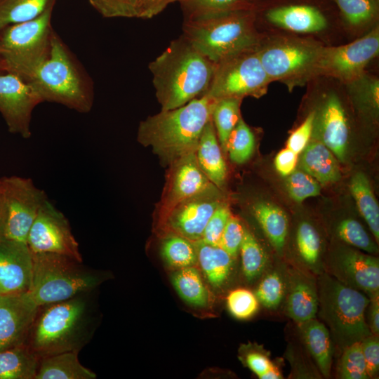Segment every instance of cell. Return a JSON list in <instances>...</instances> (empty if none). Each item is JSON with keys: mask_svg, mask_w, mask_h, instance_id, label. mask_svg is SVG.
<instances>
[{"mask_svg": "<svg viewBox=\"0 0 379 379\" xmlns=\"http://www.w3.org/2000/svg\"><path fill=\"white\" fill-rule=\"evenodd\" d=\"M300 336L321 375L331 376L333 343L325 324L315 318L298 324Z\"/></svg>", "mask_w": 379, "mask_h": 379, "instance_id": "603a6c76", "label": "cell"}, {"mask_svg": "<svg viewBox=\"0 0 379 379\" xmlns=\"http://www.w3.org/2000/svg\"><path fill=\"white\" fill-rule=\"evenodd\" d=\"M336 237L343 242L369 254L378 253L374 240L357 220L347 218L340 220L335 227Z\"/></svg>", "mask_w": 379, "mask_h": 379, "instance_id": "ab89813d", "label": "cell"}, {"mask_svg": "<svg viewBox=\"0 0 379 379\" xmlns=\"http://www.w3.org/2000/svg\"><path fill=\"white\" fill-rule=\"evenodd\" d=\"M197 253V264L208 283L219 288L227 280L232 270L233 258L218 246L194 242Z\"/></svg>", "mask_w": 379, "mask_h": 379, "instance_id": "f1b7e54d", "label": "cell"}, {"mask_svg": "<svg viewBox=\"0 0 379 379\" xmlns=\"http://www.w3.org/2000/svg\"><path fill=\"white\" fill-rule=\"evenodd\" d=\"M295 246L298 260L297 267L317 277L324 272L321 237L310 222L302 220L298 225Z\"/></svg>", "mask_w": 379, "mask_h": 379, "instance_id": "484cf974", "label": "cell"}, {"mask_svg": "<svg viewBox=\"0 0 379 379\" xmlns=\"http://www.w3.org/2000/svg\"><path fill=\"white\" fill-rule=\"evenodd\" d=\"M223 201L221 190L212 184L175 206L158 226L162 234L171 233L193 242L199 241L209 218Z\"/></svg>", "mask_w": 379, "mask_h": 379, "instance_id": "5bb4252c", "label": "cell"}, {"mask_svg": "<svg viewBox=\"0 0 379 379\" xmlns=\"http://www.w3.org/2000/svg\"><path fill=\"white\" fill-rule=\"evenodd\" d=\"M4 72V71H3L2 68H1V67L0 66V72Z\"/></svg>", "mask_w": 379, "mask_h": 379, "instance_id": "91938a15", "label": "cell"}, {"mask_svg": "<svg viewBox=\"0 0 379 379\" xmlns=\"http://www.w3.org/2000/svg\"><path fill=\"white\" fill-rule=\"evenodd\" d=\"M43 100L27 81L10 72L0 74V113L10 133L29 138L34 108Z\"/></svg>", "mask_w": 379, "mask_h": 379, "instance_id": "e0dca14e", "label": "cell"}, {"mask_svg": "<svg viewBox=\"0 0 379 379\" xmlns=\"http://www.w3.org/2000/svg\"><path fill=\"white\" fill-rule=\"evenodd\" d=\"M55 2L36 18L0 30V65L4 72L27 81L46 59L55 32L51 25Z\"/></svg>", "mask_w": 379, "mask_h": 379, "instance_id": "ba28073f", "label": "cell"}, {"mask_svg": "<svg viewBox=\"0 0 379 379\" xmlns=\"http://www.w3.org/2000/svg\"><path fill=\"white\" fill-rule=\"evenodd\" d=\"M318 314L331 338L342 351L371 333L366 319L370 298L323 272L317 277Z\"/></svg>", "mask_w": 379, "mask_h": 379, "instance_id": "52a82bcc", "label": "cell"}, {"mask_svg": "<svg viewBox=\"0 0 379 379\" xmlns=\"http://www.w3.org/2000/svg\"><path fill=\"white\" fill-rule=\"evenodd\" d=\"M38 307L27 292L0 295V351L25 344Z\"/></svg>", "mask_w": 379, "mask_h": 379, "instance_id": "ffe728a7", "label": "cell"}, {"mask_svg": "<svg viewBox=\"0 0 379 379\" xmlns=\"http://www.w3.org/2000/svg\"><path fill=\"white\" fill-rule=\"evenodd\" d=\"M1 186H2V184H1V180L0 178V192L1 191Z\"/></svg>", "mask_w": 379, "mask_h": 379, "instance_id": "680465c9", "label": "cell"}, {"mask_svg": "<svg viewBox=\"0 0 379 379\" xmlns=\"http://www.w3.org/2000/svg\"><path fill=\"white\" fill-rule=\"evenodd\" d=\"M361 346L368 377L374 378L379 371L378 335L373 334L368 335L361 341Z\"/></svg>", "mask_w": 379, "mask_h": 379, "instance_id": "f907efd6", "label": "cell"}, {"mask_svg": "<svg viewBox=\"0 0 379 379\" xmlns=\"http://www.w3.org/2000/svg\"><path fill=\"white\" fill-rule=\"evenodd\" d=\"M178 0H138V18H152Z\"/></svg>", "mask_w": 379, "mask_h": 379, "instance_id": "f5cc1de1", "label": "cell"}, {"mask_svg": "<svg viewBox=\"0 0 379 379\" xmlns=\"http://www.w3.org/2000/svg\"><path fill=\"white\" fill-rule=\"evenodd\" d=\"M251 211L272 247L281 255L288 231V219L284 211L266 201L254 202Z\"/></svg>", "mask_w": 379, "mask_h": 379, "instance_id": "83f0119b", "label": "cell"}, {"mask_svg": "<svg viewBox=\"0 0 379 379\" xmlns=\"http://www.w3.org/2000/svg\"><path fill=\"white\" fill-rule=\"evenodd\" d=\"M285 270V314L297 324L315 318L318 310L317 276L297 267Z\"/></svg>", "mask_w": 379, "mask_h": 379, "instance_id": "7402d4cb", "label": "cell"}, {"mask_svg": "<svg viewBox=\"0 0 379 379\" xmlns=\"http://www.w3.org/2000/svg\"><path fill=\"white\" fill-rule=\"evenodd\" d=\"M27 244L32 253H53L83 261L68 220L48 199L32 223Z\"/></svg>", "mask_w": 379, "mask_h": 379, "instance_id": "4fadbf2b", "label": "cell"}, {"mask_svg": "<svg viewBox=\"0 0 379 379\" xmlns=\"http://www.w3.org/2000/svg\"><path fill=\"white\" fill-rule=\"evenodd\" d=\"M322 46L311 39L281 36L265 42L262 39L257 51L270 81L293 88L316 77Z\"/></svg>", "mask_w": 379, "mask_h": 379, "instance_id": "9c48e42d", "label": "cell"}, {"mask_svg": "<svg viewBox=\"0 0 379 379\" xmlns=\"http://www.w3.org/2000/svg\"><path fill=\"white\" fill-rule=\"evenodd\" d=\"M177 1L180 4L184 19L226 11L254 8L244 0H178Z\"/></svg>", "mask_w": 379, "mask_h": 379, "instance_id": "60d3db41", "label": "cell"}, {"mask_svg": "<svg viewBox=\"0 0 379 379\" xmlns=\"http://www.w3.org/2000/svg\"><path fill=\"white\" fill-rule=\"evenodd\" d=\"M32 253L27 243L0 241V295L28 291L32 277Z\"/></svg>", "mask_w": 379, "mask_h": 379, "instance_id": "44dd1931", "label": "cell"}, {"mask_svg": "<svg viewBox=\"0 0 379 379\" xmlns=\"http://www.w3.org/2000/svg\"><path fill=\"white\" fill-rule=\"evenodd\" d=\"M195 154L204 173L213 185L222 190L226 182L227 170L212 120L202 132Z\"/></svg>", "mask_w": 379, "mask_h": 379, "instance_id": "d4e9b609", "label": "cell"}, {"mask_svg": "<svg viewBox=\"0 0 379 379\" xmlns=\"http://www.w3.org/2000/svg\"><path fill=\"white\" fill-rule=\"evenodd\" d=\"M315 119L314 110L311 112L304 121L289 136L287 147L296 154L301 153L310 142Z\"/></svg>", "mask_w": 379, "mask_h": 379, "instance_id": "681fc988", "label": "cell"}, {"mask_svg": "<svg viewBox=\"0 0 379 379\" xmlns=\"http://www.w3.org/2000/svg\"><path fill=\"white\" fill-rule=\"evenodd\" d=\"M315 112L312 136L323 142L340 161L347 157L350 128L343 102L334 92H329Z\"/></svg>", "mask_w": 379, "mask_h": 379, "instance_id": "d6986e66", "label": "cell"}, {"mask_svg": "<svg viewBox=\"0 0 379 379\" xmlns=\"http://www.w3.org/2000/svg\"><path fill=\"white\" fill-rule=\"evenodd\" d=\"M343 21L354 28H362L376 22L379 0H333Z\"/></svg>", "mask_w": 379, "mask_h": 379, "instance_id": "836d02e7", "label": "cell"}, {"mask_svg": "<svg viewBox=\"0 0 379 379\" xmlns=\"http://www.w3.org/2000/svg\"><path fill=\"white\" fill-rule=\"evenodd\" d=\"M283 378V375L281 374V371H280L279 367L277 366V364L270 368L269 371H267L262 377L260 379H280Z\"/></svg>", "mask_w": 379, "mask_h": 379, "instance_id": "9f6ffc18", "label": "cell"}, {"mask_svg": "<svg viewBox=\"0 0 379 379\" xmlns=\"http://www.w3.org/2000/svg\"><path fill=\"white\" fill-rule=\"evenodd\" d=\"M253 8L222 11L184 19L183 35L215 64L255 48L262 37Z\"/></svg>", "mask_w": 379, "mask_h": 379, "instance_id": "277c9868", "label": "cell"}, {"mask_svg": "<svg viewBox=\"0 0 379 379\" xmlns=\"http://www.w3.org/2000/svg\"><path fill=\"white\" fill-rule=\"evenodd\" d=\"M168 166L166 184L157 207L158 222L178 204L213 184L200 168L195 152L182 156Z\"/></svg>", "mask_w": 379, "mask_h": 379, "instance_id": "ac0fdd59", "label": "cell"}, {"mask_svg": "<svg viewBox=\"0 0 379 379\" xmlns=\"http://www.w3.org/2000/svg\"><path fill=\"white\" fill-rule=\"evenodd\" d=\"M286 291V270L274 269L262 279L255 295L265 307L277 310L284 300Z\"/></svg>", "mask_w": 379, "mask_h": 379, "instance_id": "f35d334b", "label": "cell"}, {"mask_svg": "<svg viewBox=\"0 0 379 379\" xmlns=\"http://www.w3.org/2000/svg\"><path fill=\"white\" fill-rule=\"evenodd\" d=\"M286 185L288 195L297 203L319 196L321 192L319 182L303 171L295 170L288 175Z\"/></svg>", "mask_w": 379, "mask_h": 379, "instance_id": "7bdbcfd3", "label": "cell"}, {"mask_svg": "<svg viewBox=\"0 0 379 379\" xmlns=\"http://www.w3.org/2000/svg\"><path fill=\"white\" fill-rule=\"evenodd\" d=\"M103 17L138 18V0H88Z\"/></svg>", "mask_w": 379, "mask_h": 379, "instance_id": "bcb514c9", "label": "cell"}, {"mask_svg": "<svg viewBox=\"0 0 379 379\" xmlns=\"http://www.w3.org/2000/svg\"><path fill=\"white\" fill-rule=\"evenodd\" d=\"M172 284L180 297L194 307L208 302V291L195 266L179 269L171 277Z\"/></svg>", "mask_w": 379, "mask_h": 379, "instance_id": "1f68e13d", "label": "cell"}, {"mask_svg": "<svg viewBox=\"0 0 379 379\" xmlns=\"http://www.w3.org/2000/svg\"><path fill=\"white\" fill-rule=\"evenodd\" d=\"M227 306L230 314L238 319H248L258 311L259 302L251 291L237 288L227 297Z\"/></svg>", "mask_w": 379, "mask_h": 379, "instance_id": "ee69618b", "label": "cell"}, {"mask_svg": "<svg viewBox=\"0 0 379 379\" xmlns=\"http://www.w3.org/2000/svg\"><path fill=\"white\" fill-rule=\"evenodd\" d=\"M32 277L27 293L38 305L69 299L96 289L109 274L74 258L53 253H32Z\"/></svg>", "mask_w": 379, "mask_h": 379, "instance_id": "8992f818", "label": "cell"}, {"mask_svg": "<svg viewBox=\"0 0 379 379\" xmlns=\"http://www.w3.org/2000/svg\"><path fill=\"white\" fill-rule=\"evenodd\" d=\"M379 53V27L354 41L339 46H322L316 67L317 76L335 78L345 84L364 74Z\"/></svg>", "mask_w": 379, "mask_h": 379, "instance_id": "8fae6325", "label": "cell"}, {"mask_svg": "<svg viewBox=\"0 0 379 379\" xmlns=\"http://www.w3.org/2000/svg\"><path fill=\"white\" fill-rule=\"evenodd\" d=\"M240 359L259 378L276 363L272 361L269 352L257 344L244 345L241 347Z\"/></svg>", "mask_w": 379, "mask_h": 379, "instance_id": "f6af8a7d", "label": "cell"}, {"mask_svg": "<svg viewBox=\"0 0 379 379\" xmlns=\"http://www.w3.org/2000/svg\"><path fill=\"white\" fill-rule=\"evenodd\" d=\"M370 298L368 305L366 308L367 317L366 322L371 334L379 335V294L373 295Z\"/></svg>", "mask_w": 379, "mask_h": 379, "instance_id": "db71d44e", "label": "cell"}, {"mask_svg": "<svg viewBox=\"0 0 379 379\" xmlns=\"http://www.w3.org/2000/svg\"><path fill=\"white\" fill-rule=\"evenodd\" d=\"M270 83L255 48L215 64L205 94L216 100L246 96L259 98L267 93Z\"/></svg>", "mask_w": 379, "mask_h": 379, "instance_id": "30bf717a", "label": "cell"}, {"mask_svg": "<svg viewBox=\"0 0 379 379\" xmlns=\"http://www.w3.org/2000/svg\"><path fill=\"white\" fill-rule=\"evenodd\" d=\"M244 225L240 220L231 215L223 230L218 246L225 251L233 259L239 252L244 237Z\"/></svg>", "mask_w": 379, "mask_h": 379, "instance_id": "c3c4849f", "label": "cell"}, {"mask_svg": "<svg viewBox=\"0 0 379 379\" xmlns=\"http://www.w3.org/2000/svg\"><path fill=\"white\" fill-rule=\"evenodd\" d=\"M7 209L1 191L0 192V241L6 239Z\"/></svg>", "mask_w": 379, "mask_h": 379, "instance_id": "11a10c76", "label": "cell"}, {"mask_svg": "<svg viewBox=\"0 0 379 379\" xmlns=\"http://www.w3.org/2000/svg\"><path fill=\"white\" fill-rule=\"evenodd\" d=\"M253 10L267 22L297 33L319 32L328 25L326 9L317 0L264 1Z\"/></svg>", "mask_w": 379, "mask_h": 379, "instance_id": "2e32d148", "label": "cell"}, {"mask_svg": "<svg viewBox=\"0 0 379 379\" xmlns=\"http://www.w3.org/2000/svg\"><path fill=\"white\" fill-rule=\"evenodd\" d=\"M299 166L323 185L335 183L341 178L335 156L323 142L312 136L302 152Z\"/></svg>", "mask_w": 379, "mask_h": 379, "instance_id": "cb8c5ba5", "label": "cell"}, {"mask_svg": "<svg viewBox=\"0 0 379 379\" xmlns=\"http://www.w3.org/2000/svg\"><path fill=\"white\" fill-rule=\"evenodd\" d=\"M215 64L182 34L149 64L161 110L181 107L204 95L211 82Z\"/></svg>", "mask_w": 379, "mask_h": 379, "instance_id": "7a4b0ae2", "label": "cell"}, {"mask_svg": "<svg viewBox=\"0 0 379 379\" xmlns=\"http://www.w3.org/2000/svg\"><path fill=\"white\" fill-rule=\"evenodd\" d=\"M53 0H0V30L39 16Z\"/></svg>", "mask_w": 379, "mask_h": 379, "instance_id": "8d00e7d4", "label": "cell"}, {"mask_svg": "<svg viewBox=\"0 0 379 379\" xmlns=\"http://www.w3.org/2000/svg\"><path fill=\"white\" fill-rule=\"evenodd\" d=\"M39 359L22 344L0 351V379H34Z\"/></svg>", "mask_w": 379, "mask_h": 379, "instance_id": "f546056e", "label": "cell"}, {"mask_svg": "<svg viewBox=\"0 0 379 379\" xmlns=\"http://www.w3.org/2000/svg\"><path fill=\"white\" fill-rule=\"evenodd\" d=\"M216 101L204 94L181 107L148 117L139 124L138 141L151 147L167 165L195 152Z\"/></svg>", "mask_w": 379, "mask_h": 379, "instance_id": "3957f363", "label": "cell"}, {"mask_svg": "<svg viewBox=\"0 0 379 379\" xmlns=\"http://www.w3.org/2000/svg\"><path fill=\"white\" fill-rule=\"evenodd\" d=\"M298 164V154L288 147L281 150L275 157L274 166L282 176H288L293 173Z\"/></svg>", "mask_w": 379, "mask_h": 379, "instance_id": "816d5d0a", "label": "cell"}, {"mask_svg": "<svg viewBox=\"0 0 379 379\" xmlns=\"http://www.w3.org/2000/svg\"><path fill=\"white\" fill-rule=\"evenodd\" d=\"M78 354L64 352L40 358L34 379H95L97 375L80 363Z\"/></svg>", "mask_w": 379, "mask_h": 379, "instance_id": "4316f807", "label": "cell"}, {"mask_svg": "<svg viewBox=\"0 0 379 379\" xmlns=\"http://www.w3.org/2000/svg\"><path fill=\"white\" fill-rule=\"evenodd\" d=\"M336 373V377L341 379L369 378L361 341L351 344L342 350Z\"/></svg>", "mask_w": 379, "mask_h": 379, "instance_id": "b9f144b4", "label": "cell"}, {"mask_svg": "<svg viewBox=\"0 0 379 379\" xmlns=\"http://www.w3.org/2000/svg\"><path fill=\"white\" fill-rule=\"evenodd\" d=\"M239 251L246 279L251 281L260 277L267 267L269 258L254 234L246 226Z\"/></svg>", "mask_w": 379, "mask_h": 379, "instance_id": "d590c367", "label": "cell"}, {"mask_svg": "<svg viewBox=\"0 0 379 379\" xmlns=\"http://www.w3.org/2000/svg\"><path fill=\"white\" fill-rule=\"evenodd\" d=\"M241 100L242 99L233 98L218 100L212 111L211 120L225 154L228 137L241 118Z\"/></svg>", "mask_w": 379, "mask_h": 379, "instance_id": "e575fe53", "label": "cell"}, {"mask_svg": "<svg viewBox=\"0 0 379 379\" xmlns=\"http://www.w3.org/2000/svg\"><path fill=\"white\" fill-rule=\"evenodd\" d=\"M161 255L165 262L174 269L179 270L197 264L194 242L175 234H164Z\"/></svg>", "mask_w": 379, "mask_h": 379, "instance_id": "d6a6232c", "label": "cell"}, {"mask_svg": "<svg viewBox=\"0 0 379 379\" xmlns=\"http://www.w3.org/2000/svg\"><path fill=\"white\" fill-rule=\"evenodd\" d=\"M350 192L359 211L378 243L379 241V207L367 176L362 172L356 173L350 183Z\"/></svg>", "mask_w": 379, "mask_h": 379, "instance_id": "4dcf8cb0", "label": "cell"}, {"mask_svg": "<svg viewBox=\"0 0 379 379\" xmlns=\"http://www.w3.org/2000/svg\"><path fill=\"white\" fill-rule=\"evenodd\" d=\"M27 81L43 102L60 104L80 113L90 112L93 105L92 79L55 32L48 57Z\"/></svg>", "mask_w": 379, "mask_h": 379, "instance_id": "5b68a950", "label": "cell"}, {"mask_svg": "<svg viewBox=\"0 0 379 379\" xmlns=\"http://www.w3.org/2000/svg\"><path fill=\"white\" fill-rule=\"evenodd\" d=\"M335 248L324 260V272L371 298L379 294V260L350 245Z\"/></svg>", "mask_w": 379, "mask_h": 379, "instance_id": "9a60e30c", "label": "cell"}, {"mask_svg": "<svg viewBox=\"0 0 379 379\" xmlns=\"http://www.w3.org/2000/svg\"><path fill=\"white\" fill-rule=\"evenodd\" d=\"M231 215L232 213L228 203L223 201L209 218L201 240L204 243L218 246Z\"/></svg>", "mask_w": 379, "mask_h": 379, "instance_id": "7dc6e473", "label": "cell"}, {"mask_svg": "<svg viewBox=\"0 0 379 379\" xmlns=\"http://www.w3.org/2000/svg\"><path fill=\"white\" fill-rule=\"evenodd\" d=\"M255 146V135L241 118L230 134L226 144V154L234 164H242L252 157Z\"/></svg>", "mask_w": 379, "mask_h": 379, "instance_id": "74e56055", "label": "cell"}, {"mask_svg": "<svg viewBox=\"0 0 379 379\" xmlns=\"http://www.w3.org/2000/svg\"><path fill=\"white\" fill-rule=\"evenodd\" d=\"M95 291L39 306L25 345L39 359L64 352H79L91 340L99 324Z\"/></svg>", "mask_w": 379, "mask_h": 379, "instance_id": "6da1fadb", "label": "cell"}, {"mask_svg": "<svg viewBox=\"0 0 379 379\" xmlns=\"http://www.w3.org/2000/svg\"><path fill=\"white\" fill-rule=\"evenodd\" d=\"M246 3H248V4L253 6L254 7V6L261 3L262 1H265V0H244Z\"/></svg>", "mask_w": 379, "mask_h": 379, "instance_id": "6f0895ef", "label": "cell"}, {"mask_svg": "<svg viewBox=\"0 0 379 379\" xmlns=\"http://www.w3.org/2000/svg\"><path fill=\"white\" fill-rule=\"evenodd\" d=\"M1 180L7 209L6 238L27 243L29 231L47 195L30 178L13 175Z\"/></svg>", "mask_w": 379, "mask_h": 379, "instance_id": "7c38bea8", "label": "cell"}, {"mask_svg": "<svg viewBox=\"0 0 379 379\" xmlns=\"http://www.w3.org/2000/svg\"><path fill=\"white\" fill-rule=\"evenodd\" d=\"M1 66V65H0Z\"/></svg>", "mask_w": 379, "mask_h": 379, "instance_id": "94428289", "label": "cell"}]
</instances>
